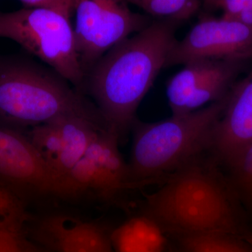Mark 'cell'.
Listing matches in <instances>:
<instances>
[{
  "label": "cell",
  "instance_id": "obj_21",
  "mask_svg": "<svg viewBox=\"0 0 252 252\" xmlns=\"http://www.w3.org/2000/svg\"><path fill=\"white\" fill-rule=\"evenodd\" d=\"M233 20L241 23L252 31V0H247L243 11Z\"/></svg>",
  "mask_w": 252,
  "mask_h": 252
},
{
  "label": "cell",
  "instance_id": "obj_22",
  "mask_svg": "<svg viewBox=\"0 0 252 252\" xmlns=\"http://www.w3.org/2000/svg\"><path fill=\"white\" fill-rule=\"evenodd\" d=\"M243 239L244 241L246 242L252 248V232L248 231V233H245V235L240 238Z\"/></svg>",
  "mask_w": 252,
  "mask_h": 252
},
{
  "label": "cell",
  "instance_id": "obj_6",
  "mask_svg": "<svg viewBox=\"0 0 252 252\" xmlns=\"http://www.w3.org/2000/svg\"><path fill=\"white\" fill-rule=\"evenodd\" d=\"M74 14L76 50L85 78L112 48L152 22L131 11L127 1L117 0H77Z\"/></svg>",
  "mask_w": 252,
  "mask_h": 252
},
{
  "label": "cell",
  "instance_id": "obj_5",
  "mask_svg": "<svg viewBox=\"0 0 252 252\" xmlns=\"http://www.w3.org/2000/svg\"><path fill=\"white\" fill-rule=\"evenodd\" d=\"M0 37L16 41L84 94L81 69L70 18L39 9L0 12Z\"/></svg>",
  "mask_w": 252,
  "mask_h": 252
},
{
  "label": "cell",
  "instance_id": "obj_17",
  "mask_svg": "<svg viewBox=\"0 0 252 252\" xmlns=\"http://www.w3.org/2000/svg\"><path fill=\"white\" fill-rule=\"evenodd\" d=\"M231 173L230 182L239 199L252 209V143L228 165Z\"/></svg>",
  "mask_w": 252,
  "mask_h": 252
},
{
  "label": "cell",
  "instance_id": "obj_18",
  "mask_svg": "<svg viewBox=\"0 0 252 252\" xmlns=\"http://www.w3.org/2000/svg\"><path fill=\"white\" fill-rule=\"evenodd\" d=\"M26 220L27 215L21 200L0 182V229L21 235Z\"/></svg>",
  "mask_w": 252,
  "mask_h": 252
},
{
  "label": "cell",
  "instance_id": "obj_24",
  "mask_svg": "<svg viewBox=\"0 0 252 252\" xmlns=\"http://www.w3.org/2000/svg\"><path fill=\"white\" fill-rule=\"evenodd\" d=\"M36 250V252H40L38 251V250Z\"/></svg>",
  "mask_w": 252,
  "mask_h": 252
},
{
  "label": "cell",
  "instance_id": "obj_2",
  "mask_svg": "<svg viewBox=\"0 0 252 252\" xmlns=\"http://www.w3.org/2000/svg\"><path fill=\"white\" fill-rule=\"evenodd\" d=\"M172 172L166 183L146 195L143 212L172 235L248 233L235 189L209 154Z\"/></svg>",
  "mask_w": 252,
  "mask_h": 252
},
{
  "label": "cell",
  "instance_id": "obj_16",
  "mask_svg": "<svg viewBox=\"0 0 252 252\" xmlns=\"http://www.w3.org/2000/svg\"><path fill=\"white\" fill-rule=\"evenodd\" d=\"M184 252H252L243 239L224 234L174 235Z\"/></svg>",
  "mask_w": 252,
  "mask_h": 252
},
{
  "label": "cell",
  "instance_id": "obj_8",
  "mask_svg": "<svg viewBox=\"0 0 252 252\" xmlns=\"http://www.w3.org/2000/svg\"><path fill=\"white\" fill-rule=\"evenodd\" d=\"M249 61L202 59L187 63L167 81L166 94L172 115L198 110L223 100Z\"/></svg>",
  "mask_w": 252,
  "mask_h": 252
},
{
  "label": "cell",
  "instance_id": "obj_15",
  "mask_svg": "<svg viewBox=\"0 0 252 252\" xmlns=\"http://www.w3.org/2000/svg\"><path fill=\"white\" fill-rule=\"evenodd\" d=\"M127 3L143 10L147 16L179 24L198 14L203 6L199 0H131Z\"/></svg>",
  "mask_w": 252,
  "mask_h": 252
},
{
  "label": "cell",
  "instance_id": "obj_9",
  "mask_svg": "<svg viewBox=\"0 0 252 252\" xmlns=\"http://www.w3.org/2000/svg\"><path fill=\"white\" fill-rule=\"evenodd\" d=\"M202 59L252 60V31L241 23L207 12L170 51L165 68Z\"/></svg>",
  "mask_w": 252,
  "mask_h": 252
},
{
  "label": "cell",
  "instance_id": "obj_13",
  "mask_svg": "<svg viewBox=\"0 0 252 252\" xmlns=\"http://www.w3.org/2000/svg\"><path fill=\"white\" fill-rule=\"evenodd\" d=\"M55 123L50 144V169L62 184L64 193V178L84 157L96 136L104 130L89 119L75 116L59 118Z\"/></svg>",
  "mask_w": 252,
  "mask_h": 252
},
{
  "label": "cell",
  "instance_id": "obj_19",
  "mask_svg": "<svg viewBox=\"0 0 252 252\" xmlns=\"http://www.w3.org/2000/svg\"><path fill=\"white\" fill-rule=\"evenodd\" d=\"M23 8L54 11L71 18L75 14L77 0H22Z\"/></svg>",
  "mask_w": 252,
  "mask_h": 252
},
{
  "label": "cell",
  "instance_id": "obj_20",
  "mask_svg": "<svg viewBox=\"0 0 252 252\" xmlns=\"http://www.w3.org/2000/svg\"><path fill=\"white\" fill-rule=\"evenodd\" d=\"M0 252H30L21 234L0 229Z\"/></svg>",
  "mask_w": 252,
  "mask_h": 252
},
{
  "label": "cell",
  "instance_id": "obj_12",
  "mask_svg": "<svg viewBox=\"0 0 252 252\" xmlns=\"http://www.w3.org/2000/svg\"><path fill=\"white\" fill-rule=\"evenodd\" d=\"M31 229L38 242L56 252H114L110 233L102 225L65 214L44 215Z\"/></svg>",
  "mask_w": 252,
  "mask_h": 252
},
{
  "label": "cell",
  "instance_id": "obj_3",
  "mask_svg": "<svg viewBox=\"0 0 252 252\" xmlns=\"http://www.w3.org/2000/svg\"><path fill=\"white\" fill-rule=\"evenodd\" d=\"M69 116L104 130L94 102L54 69L27 58L0 56V126L21 132Z\"/></svg>",
  "mask_w": 252,
  "mask_h": 252
},
{
  "label": "cell",
  "instance_id": "obj_1",
  "mask_svg": "<svg viewBox=\"0 0 252 252\" xmlns=\"http://www.w3.org/2000/svg\"><path fill=\"white\" fill-rule=\"evenodd\" d=\"M179 23L154 20L114 46L86 76L84 94L94 100L104 128L121 142L132 130L136 112L177 42Z\"/></svg>",
  "mask_w": 252,
  "mask_h": 252
},
{
  "label": "cell",
  "instance_id": "obj_11",
  "mask_svg": "<svg viewBox=\"0 0 252 252\" xmlns=\"http://www.w3.org/2000/svg\"><path fill=\"white\" fill-rule=\"evenodd\" d=\"M252 143V70L237 81L225 98L221 117L215 126L209 153L228 166Z\"/></svg>",
  "mask_w": 252,
  "mask_h": 252
},
{
  "label": "cell",
  "instance_id": "obj_7",
  "mask_svg": "<svg viewBox=\"0 0 252 252\" xmlns=\"http://www.w3.org/2000/svg\"><path fill=\"white\" fill-rule=\"evenodd\" d=\"M114 132L102 130L82 158L64 178L65 198L90 195L111 201L123 192L136 189L128 163L124 160Z\"/></svg>",
  "mask_w": 252,
  "mask_h": 252
},
{
  "label": "cell",
  "instance_id": "obj_23",
  "mask_svg": "<svg viewBox=\"0 0 252 252\" xmlns=\"http://www.w3.org/2000/svg\"><path fill=\"white\" fill-rule=\"evenodd\" d=\"M31 252H36V249H34V248H33V247H32Z\"/></svg>",
  "mask_w": 252,
  "mask_h": 252
},
{
  "label": "cell",
  "instance_id": "obj_14",
  "mask_svg": "<svg viewBox=\"0 0 252 252\" xmlns=\"http://www.w3.org/2000/svg\"><path fill=\"white\" fill-rule=\"evenodd\" d=\"M167 233L145 214L132 217L110 233L114 252H169Z\"/></svg>",
  "mask_w": 252,
  "mask_h": 252
},
{
  "label": "cell",
  "instance_id": "obj_4",
  "mask_svg": "<svg viewBox=\"0 0 252 252\" xmlns=\"http://www.w3.org/2000/svg\"><path fill=\"white\" fill-rule=\"evenodd\" d=\"M226 98V97H225ZM225 99L185 115L132 126L130 168L135 188L175 172L209 153L212 135L224 109Z\"/></svg>",
  "mask_w": 252,
  "mask_h": 252
},
{
  "label": "cell",
  "instance_id": "obj_10",
  "mask_svg": "<svg viewBox=\"0 0 252 252\" xmlns=\"http://www.w3.org/2000/svg\"><path fill=\"white\" fill-rule=\"evenodd\" d=\"M0 182L16 191L64 198L62 184L27 135L0 126Z\"/></svg>",
  "mask_w": 252,
  "mask_h": 252
}]
</instances>
